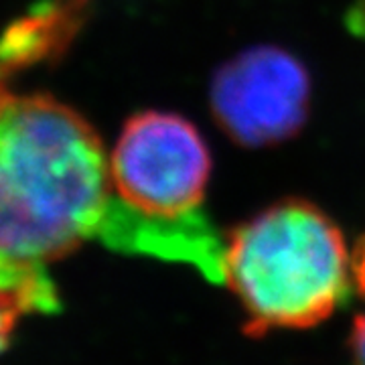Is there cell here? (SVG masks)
Returning <instances> with one entry per match:
<instances>
[{
  "label": "cell",
  "mask_w": 365,
  "mask_h": 365,
  "mask_svg": "<svg viewBox=\"0 0 365 365\" xmlns=\"http://www.w3.org/2000/svg\"><path fill=\"white\" fill-rule=\"evenodd\" d=\"M112 197L86 118L51 96L0 91V266L47 268L98 240Z\"/></svg>",
  "instance_id": "cell-1"
},
{
  "label": "cell",
  "mask_w": 365,
  "mask_h": 365,
  "mask_svg": "<svg viewBox=\"0 0 365 365\" xmlns=\"http://www.w3.org/2000/svg\"><path fill=\"white\" fill-rule=\"evenodd\" d=\"M223 282L246 311L248 335L317 325L349 294L343 234L313 203L280 201L225 237Z\"/></svg>",
  "instance_id": "cell-2"
},
{
  "label": "cell",
  "mask_w": 365,
  "mask_h": 365,
  "mask_svg": "<svg viewBox=\"0 0 365 365\" xmlns=\"http://www.w3.org/2000/svg\"><path fill=\"white\" fill-rule=\"evenodd\" d=\"M112 187L132 209L179 217L201 209L211 155L187 118L148 110L132 116L110 158Z\"/></svg>",
  "instance_id": "cell-3"
},
{
  "label": "cell",
  "mask_w": 365,
  "mask_h": 365,
  "mask_svg": "<svg viewBox=\"0 0 365 365\" xmlns=\"http://www.w3.org/2000/svg\"><path fill=\"white\" fill-rule=\"evenodd\" d=\"M211 114L232 140L260 148L292 138L311 106V76L292 53L258 45L225 61L211 79Z\"/></svg>",
  "instance_id": "cell-4"
},
{
  "label": "cell",
  "mask_w": 365,
  "mask_h": 365,
  "mask_svg": "<svg viewBox=\"0 0 365 365\" xmlns=\"http://www.w3.org/2000/svg\"><path fill=\"white\" fill-rule=\"evenodd\" d=\"M98 240L122 254L189 264L211 282H223L225 240L201 209L179 217H157L132 209L114 193Z\"/></svg>",
  "instance_id": "cell-5"
},
{
  "label": "cell",
  "mask_w": 365,
  "mask_h": 365,
  "mask_svg": "<svg viewBox=\"0 0 365 365\" xmlns=\"http://www.w3.org/2000/svg\"><path fill=\"white\" fill-rule=\"evenodd\" d=\"M88 0H41L0 37V86L25 67L61 55L76 37Z\"/></svg>",
  "instance_id": "cell-6"
},
{
  "label": "cell",
  "mask_w": 365,
  "mask_h": 365,
  "mask_svg": "<svg viewBox=\"0 0 365 365\" xmlns=\"http://www.w3.org/2000/svg\"><path fill=\"white\" fill-rule=\"evenodd\" d=\"M59 309V294L47 268L0 266V353L11 345L25 317L55 313Z\"/></svg>",
  "instance_id": "cell-7"
},
{
  "label": "cell",
  "mask_w": 365,
  "mask_h": 365,
  "mask_svg": "<svg viewBox=\"0 0 365 365\" xmlns=\"http://www.w3.org/2000/svg\"><path fill=\"white\" fill-rule=\"evenodd\" d=\"M349 347H351L355 365H365V314H359L353 321Z\"/></svg>",
  "instance_id": "cell-8"
},
{
  "label": "cell",
  "mask_w": 365,
  "mask_h": 365,
  "mask_svg": "<svg viewBox=\"0 0 365 365\" xmlns=\"http://www.w3.org/2000/svg\"><path fill=\"white\" fill-rule=\"evenodd\" d=\"M353 276H355L357 288L361 290V294H365V237L359 242L355 258H353Z\"/></svg>",
  "instance_id": "cell-9"
}]
</instances>
